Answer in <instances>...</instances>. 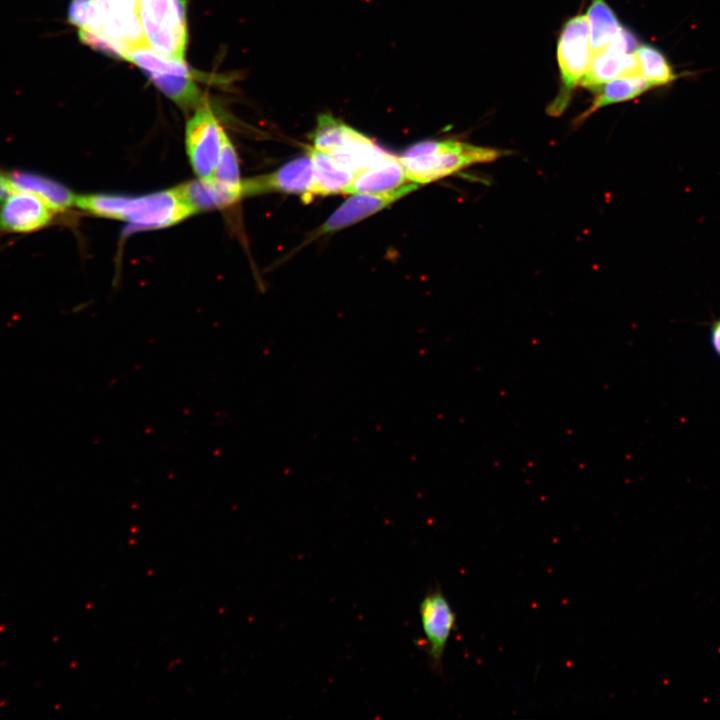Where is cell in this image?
<instances>
[{
	"instance_id": "2",
	"label": "cell",
	"mask_w": 720,
	"mask_h": 720,
	"mask_svg": "<svg viewBox=\"0 0 720 720\" xmlns=\"http://www.w3.org/2000/svg\"><path fill=\"white\" fill-rule=\"evenodd\" d=\"M506 154L497 148L444 139L417 142L399 159L410 182L427 184L477 164L494 162Z\"/></svg>"
},
{
	"instance_id": "14",
	"label": "cell",
	"mask_w": 720,
	"mask_h": 720,
	"mask_svg": "<svg viewBox=\"0 0 720 720\" xmlns=\"http://www.w3.org/2000/svg\"><path fill=\"white\" fill-rule=\"evenodd\" d=\"M406 180L400 159L390 154L380 163L358 172L347 193H385L402 186Z\"/></svg>"
},
{
	"instance_id": "15",
	"label": "cell",
	"mask_w": 720,
	"mask_h": 720,
	"mask_svg": "<svg viewBox=\"0 0 720 720\" xmlns=\"http://www.w3.org/2000/svg\"><path fill=\"white\" fill-rule=\"evenodd\" d=\"M308 154L313 163V197L316 195L347 193L354 180L355 173L342 166L330 155L313 147L309 148Z\"/></svg>"
},
{
	"instance_id": "25",
	"label": "cell",
	"mask_w": 720,
	"mask_h": 720,
	"mask_svg": "<svg viewBox=\"0 0 720 720\" xmlns=\"http://www.w3.org/2000/svg\"><path fill=\"white\" fill-rule=\"evenodd\" d=\"M710 342L713 351L720 357V319L715 321L711 326Z\"/></svg>"
},
{
	"instance_id": "10",
	"label": "cell",
	"mask_w": 720,
	"mask_h": 720,
	"mask_svg": "<svg viewBox=\"0 0 720 720\" xmlns=\"http://www.w3.org/2000/svg\"><path fill=\"white\" fill-rule=\"evenodd\" d=\"M313 163L310 155L292 159L277 170L242 181L244 196L267 192H283L300 195L305 202L313 198Z\"/></svg>"
},
{
	"instance_id": "11",
	"label": "cell",
	"mask_w": 720,
	"mask_h": 720,
	"mask_svg": "<svg viewBox=\"0 0 720 720\" xmlns=\"http://www.w3.org/2000/svg\"><path fill=\"white\" fill-rule=\"evenodd\" d=\"M56 212L36 195L13 191L0 202V232L24 234L39 231L53 221Z\"/></svg>"
},
{
	"instance_id": "3",
	"label": "cell",
	"mask_w": 720,
	"mask_h": 720,
	"mask_svg": "<svg viewBox=\"0 0 720 720\" xmlns=\"http://www.w3.org/2000/svg\"><path fill=\"white\" fill-rule=\"evenodd\" d=\"M310 139L314 149L330 155L355 175L390 155L366 135L330 114L318 117Z\"/></svg>"
},
{
	"instance_id": "17",
	"label": "cell",
	"mask_w": 720,
	"mask_h": 720,
	"mask_svg": "<svg viewBox=\"0 0 720 720\" xmlns=\"http://www.w3.org/2000/svg\"><path fill=\"white\" fill-rule=\"evenodd\" d=\"M586 16L593 54L604 49L623 28L605 0H592Z\"/></svg>"
},
{
	"instance_id": "1",
	"label": "cell",
	"mask_w": 720,
	"mask_h": 720,
	"mask_svg": "<svg viewBox=\"0 0 720 720\" xmlns=\"http://www.w3.org/2000/svg\"><path fill=\"white\" fill-rule=\"evenodd\" d=\"M75 206L93 216L124 221L140 229L169 227L196 214L180 186L140 196L76 195Z\"/></svg>"
},
{
	"instance_id": "6",
	"label": "cell",
	"mask_w": 720,
	"mask_h": 720,
	"mask_svg": "<svg viewBox=\"0 0 720 720\" xmlns=\"http://www.w3.org/2000/svg\"><path fill=\"white\" fill-rule=\"evenodd\" d=\"M227 137L208 103L199 105L185 129L187 156L199 179L213 177Z\"/></svg>"
},
{
	"instance_id": "4",
	"label": "cell",
	"mask_w": 720,
	"mask_h": 720,
	"mask_svg": "<svg viewBox=\"0 0 720 720\" xmlns=\"http://www.w3.org/2000/svg\"><path fill=\"white\" fill-rule=\"evenodd\" d=\"M592 58L587 16H574L563 26L557 44L561 89L548 107L550 115L559 116L565 111L572 92L588 72Z\"/></svg>"
},
{
	"instance_id": "9",
	"label": "cell",
	"mask_w": 720,
	"mask_h": 720,
	"mask_svg": "<svg viewBox=\"0 0 720 720\" xmlns=\"http://www.w3.org/2000/svg\"><path fill=\"white\" fill-rule=\"evenodd\" d=\"M637 47L633 34L622 28L604 49L593 54L590 68L580 85L595 91L615 78L640 74L635 54Z\"/></svg>"
},
{
	"instance_id": "22",
	"label": "cell",
	"mask_w": 720,
	"mask_h": 720,
	"mask_svg": "<svg viewBox=\"0 0 720 720\" xmlns=\"http://www.w3.org/2000/svg\"><path fill=\"white\" fill-rule=\"evenodd\" d=\"M211 179L232 194L237 200L243 197V180L240 178L238 157L228 137L225 141L216 171Z\"/></svg>"
},
{
	"instance_id": "18",
	"label": "cell",
	"mask_w": 720,
	"mask_h": 720,
	"mask_svg": "<svg viewBox=\"0 0 720 720\" xmlns=\"http://www.w3.org/2000/svg\"><path fill=\"white\" fill-rule=\"evenodd\" d=\"M145 74L163 94L183 109H196L204 102L194 77L153 72Z\"/></svg>"
},
{
	"instance_id": "19",
	"label": "cell",
	"mask_w": 720,
	"mask_h": 720,
	"mask_svg": "<svg viewBox=\"0 0 720 720\" xmlns=\"http://www.w3.org/2000/svg\"><path fill=\"white\" fill-rule=\"evenodd\" d=\"M129 60L145 73H163L194 77L197 73L184 60L168 58L151 48L147 43L130 47L125 54Z\"/></svg>"
},
{
	"instance_id": "7",
	"label": "cell",
	"mask_w": 720,
	"mask_h": 720,
	"mask_svg": "<svg viewBox=\"0 0 720 720\" xmlns=\"http://www.w3.org/2000/svg\"><path fill=\"white\" fill-rule=\"evenodd\" d=\"M123 46L126 51L146 43L137 0H94L93 19L87 29Z\"/></svg>"
},
{
	"instance_id": "21",
	"label": "cell",
	"mask_w": 720,
	"mask_h": 720,
	"mask_svg": "<svg viewBox=\"0 0 720 720\" xmlns=\"http://www.w3.org/2000/svg\"><path fill=\"white\" fill-rule=\"evenodd\" d=\"M635 54L639 64V73L654 86H663L675 80L676 75L665 55L651 45H640Z\"/></svg>"
},
{
	"instance_id": "20",
	"label": "cell",
	"mask_w": 720,
	"mask_h": 720,
	"mask_svg": "<svg viewBox=\"0 0 720 720\" xmlns=\"http://www.w3.org/2000/svg\"><path fill=\"white\" fill-rule=\"evenodd\" d=\"M179 186L196 213L224 208L238 201L213 179L203 180L198 178V180L186 182Z\"/></svg>"
},
{
	"instance_id": "26",
	"label": "cell",
	"mask_w": 720,
	"mask_h": 720,
	"mask_svg": "<svg viewBox=\"0 0 720 720\" xmlns=\"http://www.w3.org/2000/svg\"><path fill=\"white\" fill-rule=\"evenodd\" d=\"M12 192L7 173L0 171V202Z\"/></svg>"
},
{
	"instance_id": "16",
	"label": "cell",
	"mask_w": 720,
	"mask_h": 720,
	"mask_svg": "<svg viewBox=\"0 0 720 720\" xmlns=\"http://www.w3.org/2000/svg\"><path fill=\"white\" fill-rule=\"evenodd\" d=\"M650 88L651 85L641 74L615 78L595 90L596 97L591 106L579 116L576 122H583L605 106L632 100Z\"/></svg>"
},
{
	"instance_id": "8",
	"label": "cell",
	"mask_w": 720,
	"mask_h": 720,
	"mask_svg": "<svg viewBox=\"0 0 720 720\" xmlns=\"http://www.w3.org/2000/svg\"><path fill=\"white\" fill-rule=\"evenodd\" d=\"M419 615L430 666L441 673L444 652L456 628V614L440 587L426 593Z\"/></svg>"
},
{
	"instance_id": "5",
	"label": "cell",
	"mask_w": 720,
	"mask_h": 720,
	"mask_svg": "<svg viewBox=\"0 0 720 720\" xmlns=\"http://www.w3.org/2000/svg\"><path fill=\"white\" fill-rule=\"evenodd\" d=\"M137 9L146 43L168 58L184 60L185 0H137Z\"/></svg>"
},
{
	"instance_id": "13",
	"label": "cell",
	"mask_w": 720,
	"mask_h": 720,
	"mask_svg": "<svg viewBox=\"0 0 720 720\" xmlns=\"http://www.w3.org/2000/svg\"><path fill=\"white\" fill-rule=\"evenodd\" d=\"M13 191L29 192L45 201L56 213L75 206L76 195L65 185L39 173L14 170L7 172Z\"/></svg>"
},
{
	"instance_id": "24",
	"label": "cell",
	"mask_w": 720,
	"mask_h": 720,
	"mask_svg": "<svg viewBox=\"0 0 720 720\" xmlns=\"http://www.w3.org/2000/svg\"><path fill=\"white\" fill-rule=\"evenodd\" d=\"M94 0H71L68 20L80 29H87L93 19Z\"/></svg>"
},
{
	"instance_id": "23",
	"label": "cell",
	"mask_w": 720,
	"mask_h": 720,
	"mask_svg": "<svg viewBox=\"0 0 720 720\" xmlns=\"http://www.w3.org/2000/svg\"><path fill=\"white\" fill-rule=\"evenodd\" d=\"M78 34L81 42L90 48L113 58L125 59L126 49L109 38L88 30H79Z\"/></svg>"
},
{
	"instance_id": "12",
	"label": "cell",
	"mask_w": 720,
	"mask_h": 720,
	"mask_svg": "<svg viewBox=\"0 0 720 720\" xmlns=\"http://www.w3.org/2000/svg\"><path fill=\"white\" fill-rule=\"evenodd\" d=\"M410 182L385 193H356L343 202L315 232L316 236L335 232L353 225L417 189Z\"/></svg>"
}]
</instances>
